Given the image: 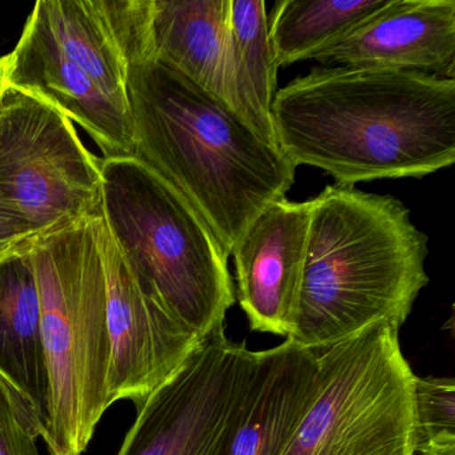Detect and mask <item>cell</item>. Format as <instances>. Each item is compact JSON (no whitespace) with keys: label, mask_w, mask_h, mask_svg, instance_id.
I'll list each match as a JSON object with an SVG mask.
<instances>
[{"label":"cell","mask_w":455,"mask_h":455,"mask_svg":"<svg viewBox=\"0 0 455 455\" xmlns=\"http://www.w3.org/2000/svg\"><path fill=\"white\" fill-rule=\"evenodd\" d=\"M271 113L284 156L335 185L423 178L455 162V79L314 68L276 92Z\"/></svg>","instance_id":"obj_1"},{"label":"cell","mask_w":455,"mask_h":455,"mask_svg":"<svg viewBox=\"0 0 455 455\" xmlns=\"http://www.w3.org/2000/svg\"><path fill=\"white\" fill-rule=\"evenodd\" d=\"M127 105L134 156L188 202L228 255L294 185L298 166L281 148L151 49L130 63Z\"/></svg>","instance_id":"obj_2"},{"label":"cell","mask_w":455,"mask_h":455,"mask_svg":"<svg viewBox=\"0 0 455 455\" xmlns=\"http://www.w3.org/2000/svg\"><path fill=\"white\" fill-rule=\"evenodd\" d=\"M310 226L291 339L315 351L372 324L401 329L428 283L427 235L395 196L327 186Z\"/></svg>","instance_id":"obj_3"},{"label":"cell","mask_w":455,"mask_h":455,"mask_svg":"<svg viewBox=\"0 0 455 455\" xmlns=\"http://www.w3.org/2000/svg\"><path fill=\"white\" fill-rule=\"evenodd\" d=\"M49 375L42 438L50 455H82L110 407L105 267L95 214L26 239Z\"/></svg>","instance_id":"obj_4"},{"label":"cell","mask_w":455,"mask_h":455,"mask_svg":"<svg viewBox=\"0 0 455 455\" xmlns=\"http://www.w3.org/2000/svg\"><path fill=\"white\" fill-rule=\"evenodd\" d=\"M100 212L135 278L206 338L235 303L230 255L188 202L135 156L100 159Z\"/></svg>","instance_id":"obj_5"},{"label":"cell","mask_w":455,"mask_h":455,"mask_svg":"<svg viewBox=\"0 0 455 455\" xmlns=\"http://www.w3.org/2000/svg\"><path fill=\"white\" fill-rule=\"evenodd\" d=\"M378 323L319 351L315 398L283 455H414L415 377Z\"/></svg>","instance_id":"obj_6"},{"label":"cell","mask_w":455,"mask_h":455,"mask_svg":"<svg viewBox=\"0 0 455 455\" xmlns=\"http://www.w3.org/2000/svg\"><path fill=\"white\" fill-rule=\"evenodd\" d=\"M100 158L70 119L44 100L7 89L0 100V199L31 233L97 214Z\"/></svg>","instance_id":"obj_7"},{"label":"cell","mask_w":455,"mask_h":455,"mask_svg":"<svg viewBox=\"0 0 455 455\" xmlns=\"http://www.w3.org/2000/svg\"><path fill=\"white\" fill-rule=\"evenodd\" d=\"M254 351L225 326L137 409L116 455H225L249 386Z\"/></svg>","instance_id":"obj_8"},{"label":"cell","mask_w":455,"mask_h":455,"mask_svg":"<svg viewBox=\"0 0 455 455\" xmlns=\"http://www.w3.org/2000/svg\"><path fill=\"white\" fill-rule=\"evenodd\" d=\"M98 243L105 267L111 361L108 402L142 404L180 370L204 338L142 289L98 209Z\"/></svg>","instance_id":"obj_9"},{"label":"cell","mask_w":455,"mask_h":455,"mask_svg":"<svg viewBox=\"0 0 455 455\" xmlns=\"http://www.w3.org/2000/svg\"><path fill=\"white\" fill-rule=\"evenodd\" d=\"M310 212V201L279 199L252 220L231 251L235 297L254 331L294 332Z\"/></svg>","instance_id":"obj_10"},{"label":"cell","mask_w":455,"mask_h":455,"mask_svg":"<svg viewBox=\"0 0 455 455\" xmlns=\"http://www.w3.org/2000/svg\"><path fill=\"white\" fill-rule=\"evenodd\" d=\"M9 89L26 92L78 124L103 158L134 156L129 108L111 98L58 49L49 31L30 14L9 54Z\"/></svg>","instance_id":"obj_11"},{"label":"cell","mask_w":455,"mask_h":455,"mask_svg":"<svg viewBox=\"0 0 455 455\" xmlns=\"http://www.w3.org/2000/svg\"><path fill=\"white\" fill-rule=\"evenodd\" d=\"M151 0H39L31 15L68 60L127 106L130 63L150 41Z\"/></svg>","instance_id":"obj_12"},{"label":"cell","mask_w":455,"mask_h":455,"mask_svg":"<svg viewBox=\"0 0 455 455\" xmlns=\"http://www.w3.org/2000/svg\"><path fill=\"white\" fill-rule=\"evenodd\" d=\"M331 68L455 76L454 0H394L315 57Z\"/></svg>","instance_id":"obj_13"},{"label":"cell","mask_w":455,"mask_h":455,"mask_svg":"<svg viewBox=\"0 0 455 455\" xmlns=\"http://www.w3.org/2000/svg\"><path fill=\"white\" fill-rule=\"evenodd\" d=\"M319 383V351L291 338L254 351L249 386L225 455H283Z\"/></svg>","instance_id":"obj_14"},{"label":"cell","mask_w":455,"mask_h":455,"mask_svg":"<svg viewBox=\"0 0 455 455\" xmlns=\"http://www.w3.org/2000/svg\"><path fill=\"white\" fill-rule=\"evenodd\" d=\"M230 0H151V52L233 108Z\"/></svg>","instance_id":"obj_15"},{"label":"cell","mask_w":455,"mask_h":455,"mask_svg":"<svg viewBox=\"0 0 455 455\" xmlns=\"http://www.w3.org/2000/svg\"><path fill=\"white\" fill-rule=\"evenodd\" d=\"M0 377L46 425L49 375L41 306L26 239L0 255Z\"/></svg>","instance_id":"obj_16"},{"label":"cell","mask_w":455,"mask_h":455,"mask_svg":"<svg viewBox=\"0 0 455 455\" xmlns=\"http://www.w3.org/2000/svg\"><path fill=\"white\" fill-rule=\"evenodd\" d=\"M233 110L266 142L276 146L273 102L276 65L263 0H230L228 14Z\"/></svg>","instance_id":"obj_17"},{"label":"cell","mask_w":455,"mask_h":455,"mask_svg":"<svg viewBox=\"0 0 455 455\" xmlns=\"http://www.w3.org/2000/svg\"><path fill=\"white\" fill-rule=\"evenodd\" d=\"M394 0H279L267 17L268 39L276 65L315 60Z\"/></svg>","instance_id":"obj_18"},{"label":"cell","mask_w":455,"mask_h":455,"mask_svg":"<svg viewBox=\"0 0 455 455\" xmlns=\"http://www.w3.org/2000/svg\"><path fill=\"white\" fill-rule=\"evenodd\" d=\"M417 449L455 438V382L452 378L415 377Z\"/></svg>","instance_id":"obj_19"},{"label":"cell","mask_w":455,"mask_h":455,"mask_svg":"<svg viewBox=\"0 0 455 455\" xmlns=\"http://www.w3.org/2000/svg\"><path fill=\"white\" fill-rule=\"evenodd\" d=\"M44 425L30 404L0 377V455H39Z\"/></svg>","instance_id":"obj_20"},{"label":"cell","mask_w":455,"mask_h":455,"mask_svg":"<svg viewBox=\"0 0 455 455\" xmlns=\"http://www.w3.org/2000/svg\"><path fill=\"white\" fill-rule=\"evenodd\" d=\"M33 235L25 223L12 218L0 217V255L10 251L20 242Z\"/></svg>","instance_id":"obj_21"},{"label":"cell","mask_w":455,"mask_h":455,"mask_svg":"<svg viewBox=\"0 0 455 455\" xmlns=\"http://www.w3.org/2000/svg\"><path fill=\"white\" fill-rule=\"evenodd\" d=\"M7 70H9V55L0 57V100L9 89L7 84Z\"/></svg>","instance_id":"obj_22"},{"label":"cell","mask_w":455,"mask_h":455,"mask_svg":"<svg viewBox=\"0 0 455 455\" xmlns=\"http://www.w3.org/2000/svg\"><path fill=\"white\" fill-rule=\"evenodd\" d=\"M0 217L12 218V220H18V218H15L14 215L12 214V212H10V210L7 209L6 204H4V202H2V199H0ZM20 222H22V220H20Z\"/></svg>","instance_id":"obj_23"}]
</instances>
